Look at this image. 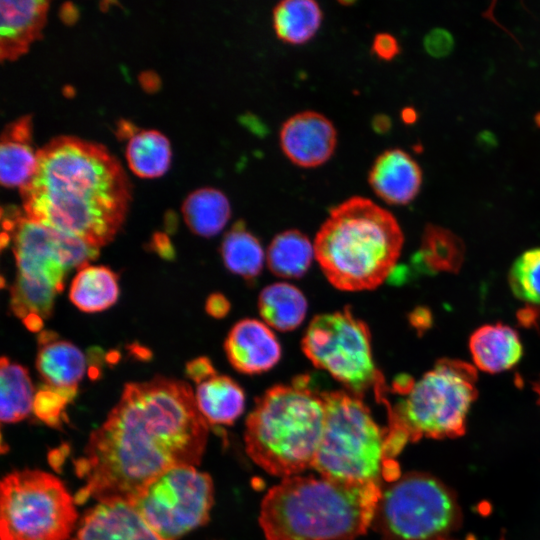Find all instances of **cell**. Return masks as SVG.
I'll return each instance as SVG.
<instances>
[{"instance_id": "obj_19", "label": "cell", "mask_w": 540, "mask_h": 540, "mask_svg": "<svg viewBox=\"0 0 540 540\" xmlns=\"http://www.w3.org/2000/svg\"><path fill=\"white\" fill-rule=\"evenodd\" d=\"M469 348L477 368L488 373L512 368L523 353L518 333L501 323L487 324L475 330L470 337Z\"/></svg>"}, {"instance_id": "obj_27", "label": "cell", "mask_w": 540, "mask_h": 540, "mask_svg": "<svg viewBox=\"0 0 540 540\" xmlns=\"http://www.w3.org/2000/svg\"><path fill=\"white\" fill-rule=\"evenodd\" d=\"M0 417L5 423L26 418L33 410L34 391L27 369L8 358L0 361Z\"/></svg>"}, {"instance_id": "obj_8", "label": "cell", "mask_w": 540, "mask_h": 540, "mask_svg": "<svg viewBox=\"0 0 540 540\" xmlns=\"http://www.w3.org/2000/svg\"><path fill=\"white\" fill-rule=\"evenodd\" d=\"M301 346L310 362L329 373L346 390L362 398L372 390L385 405L387 386L372 354L371 334L349 308L315 316Z\"/></svg>"}, {"instance_id": "obj_35", "label": "cell", "mask_w": 540, "mask_h": 540, "mask_svg": "<svg viewBox=\"0 0 540 540\" xmlns=\"http://www.w3.org/2000/svg\"><path fill=\"white\" fill-rule=\"evenodd\" d=\"M216 373L211 361L207 357H199L186 364V375L196 384Z\"/></svg>"}, {"instance_id": "obj_43", "label": "cell", "mask_w": 540, "mask_h": 540, "mask_svg": "<svg viewBox=\"0 0 540 540\" xmlns=\"http://www.w3.org/2000/svg\"><path fill=\"white\" fill-rule=\"evenodd\" d=\"M437 540H450V539H447V538L445 537V538H440V539H437Z\"/></svg>"}, {"instance_id": "obj_37", "label": "cell", "mask_w": 540, "mask_h": 540, "mask_svg": "<svg viewBox=\"0 0 540 540\" xmlns=\"http://www.w3.org/2000/svg\"><path fill=\"white\" fill-rule=\"evenodd\" d=\"M152 243L153 249L156 250L160 256L166 259L174 257V249L167 235L162 233L155 234Z\"/></svg>"}, {"instance_id": "obj_28", "label": "cell", "mask_w": 540, "mask_h": 540, "mask_svg": "<svg viewBox=\"0 0 540 540\" xmlns=\"http://www.w3.org/2000/svg\"><path fill=\"white\" fill-rule=\"evenodd\" d=\"M171 154L169 140L157 130L134 133L126 147L128 166L141 178L162 176L170 166Z\"/></svg>"}, {"instance_id": "obj_20", "label": "cell", "mask_w": 540, "mask_h": 540, "mask_svg": "<svg viewBox=\"0 0 540 540\" xmlns=\"http://www.w3.org/2000/svg\"><path fill=\"white\" fill-rule=\"evenodd\" d=\"M36 368L47 385L75 388L85 374L86 359L74 344L44 331L39 337Z\"/></svg>"}, {"instance_id": "obj_38", "label": "cell", "mask_w": 540, "mask_h": 540, "mask_svg": "<svg viewBox=\"0 0 540 540\" xmlns=\"http://www.w3.org/2000/svg\"><path fill=\"white\" fill-rule=\"evenodd\" d=\"M372 127L377 133L384 134L391 128V119L385 114H378L372 120Z\"/></svg>"}, {"instance_id": "obj_42", "label": "cell", "mask_w": 540, "mask_h": 540, "mask_svg": "<svg viewBox=\"0 0 540 540\" xmlns=\"http://www.w3.org/2000/svg\"><path fill=\"white\" fill-rule=\"evenodd\" d=\"M535 122H536L537 126L540 127V113H538V114L535 116Z\"/></svg>"}, {"instance_id": "obj_13", "label": "cell", "mask_w": 540, "mask_h": 540, "mask_svg": "<svg viewBox=\"0 0 540 540\" xmlns=\"http://www.w3.org/2000/svg\"><path fill=\"white\" fill-rule=\"evenodd\" d=\"M280 147L295 165L313 168L327 162L337 145V131L325 115L306 110L286 119L279 133Z\"/></svg>"}, {"instance_id": "obj_16", "label": "cell", "mask_w": 540, "mask_h": 540, "mask_svg": "<svg viewBox=\"0 0 540 540\" xmlns=\"http://www.w3.org/2000/svg\"><path fill=\"white\" fill-rule=\"evenodd\" d=\"M368 182L382 200L393 205L411 202L422 184V171L410 154L399 148L380 153L368 174Z\"/></svg>"}, {"instance_id": "obj_36", "label": "cell", "mask_w": 540, "mask_h": 540, "mask_svg": "<svg viewBox=\"0 0 540 540\" xmlns=\"http://www.w3.org/2000/svg\"><path fill=\"white\" fill-rule=\"evenodd\" d=\"M230 307V302L220 293L211 294L205 305L206 312L217 319L225 317L230 311Z\"/></svg>"}, {"instance_id": "obj_4", "label": "cell", "mask_w": 540, "mask_h": 540, "mask_svg": "<svg viewBox=\"0 0 540 540\" xmlns=\"http://www.w3.org/2000/svg\"><path fill=\"white\" fill-rule=\"evenodd\" d=\"M394 215L371 199L353 196L329 211L314 239L315 259L337 289H375L392 273L403 246Z\"/></svg>"}, {"instance_id": "obj_14", "label": "cell", "mask_w": 540, "mask_h": 540, "mask_svg": "<svg viewBox=\"0 0 540 540\" xmlns=\"http://www.w3.org/2000/svg\"><path fill=\"white\" fill-rule=\"evenodd\" d=\"M224 349L240 373L254 375L272 369L281 359V345L272 328L257 319L238 321L229 331Z\"/></svg>"}, {"instance_id": "obj_22", "label": "cell", "mask_w": 540, "mask_h": 540, "mask_svg": "<svg viewBox=\"0 0 540 540\" xmlns=\"http://www.w3.org/2000/svg\"><path fill=\"white\" fill-rule=\"evenodd\" d=\"M308 309L305 295L287 282H276L262 289L258 297V310L270 328L287 332L298 328Z\"/></svg>"}, {"instance_id": "obj_41", "label": "cell", "mask_w": 540, "mask_h": 540, "mask_svg": "<svg viewBox=\"0 0 540 540\" xmlns=\"http://www.w3.org/2000/svg\"><path fill=\"white\" fill-rule=\"evenodd\" d=\"M426 316H429L427 312H424V310L417 311L414 313V315L411 317V322L415 327L418 325H421V327H426L427 323L429 322V319H426Z\"/></svg>"}, {"instance_id": "obj_1", "label": "cell", "mask_w": 540, "mask_h": 540, "mask_svg": "<svg viewBox=\"0 0 540 540\" xmlns=\"http://www.w3.org/2000/svg\"><path fill=\"white\" fill-rule=\"evenodd\" d=\"M207 438L208 422L186 382L157 376L129 383L75 461L84 482L75 502L129 501L162 473L199 464Z\"/></svg>"}, {"instance_id": "obj_44", "label": "cell", "mask_w": 540, "mask_h": 540, "mask_svg": "<svg viewBox=\"0 0 540 540\" xmlns=\"http://www.w3.org/2000/svg\"><path fill=\"white\" fill-rule=\"evenodd\" d=\"M74 540V539H73Z\"/></svg>"}, {"instance_id": "obj_29", "label": "cell", "mask_w": 540, "mask_h": 540, "mask_svg": "<svg viewBox=\"0 0 540 540\" xmlns=\"http://www.w3.org/2000/svg\"><path fill=\"white\" fill-rule=\"evenodd\" d=\"M221 255L227 269L246 280L256 278L266 260L259 240L242 222H237L225 234L221 244Z\"/></svg>"}, {"instance_id": "obj_40", "label": "cell", "mask_w": 540, "mask_h": 540, "mask_svg": "<svg viewBox=\"0 0 540 540\" xmlns=\"http://www.w3.org/2000/svg\"><path fill=\"white\" fill-rule=\"evenodd\" d=\"M401 118L402 121L406 124H413L417 121L418 115L414 108L412 107H405L401 111Z\"/></svg>"}, {"instance_id": "obj_32", "label": "cell", "mask_w": 540, "mask_h": 540, "mask_svg": "<svg viewBox=\"0 0 540 540\" xmlns=\"http://www.w3.org/2000/svg\"><path fill=\"white\" fill-rule=\"evenodd\" d=\"M77 393L75 388H59L45 384L34 397L33 412L48 425L58 426L66 405Z\"/></svg>"}, {"instance_id": "obj_25", "label": "cell", "mask_w": 540, "mask_h": 540, "mask_svg": "<svg viewBox=\"0 0 540 540\" xmlns=\"http://www.w3.org/2000/svg\"><path fill=\"white\" fill-rule=\"evenodd\" d=\"M315 258L314 244L296 229L277 234L266 252V263L278 277L295 279L302 277Z\"/></svg>"}, {"instance_id": "obj_17", "label": "cell", "mask_w": 540, "mask_h": 540, "mask_svg": "<svg viewBox=\"0 0 540 540\" xmlns=\"http://www.w3.org/2000/svg\"><path fill=\"white\" fill-rule=\"evenodd\" d=\"M49 2L39 0L0 2V57L13 61L24 55L40 37Z\"/></svg>"}, {"instance_id": "obj_18", "label": "cell", "mask_w": 540, "mask_h": 540, "mask_svg": "<svg viewBox=\"0 0 540 540\" xmlns=\"http://www.w3.org/2000/svg\"><path fill=\"white\" fill-rule=\"evenodd\" d=\"M37 152L32 146L30 116L9 123L1 134L0 181L5 187L21 188L32 176Z\"/></svg>"}, {"instance_id": "obj_30", "label": "cell", "mask_w": 540, "mask_h": 540, "mask_svg": "<svg viewBox=\"0 0 540 540\" xmlns=\"http://www.w3.org/2000/svg\"><path fill=\"white\" fill-rule=\"evenodd\" d=\"M513 294L529 304H540V247L523 252L508 276Z\"/></svg>"}, {"instance_id": "obj_26", "label": "cell", "mask_w": 540, "mask_h": 540, "mask_svg": "<svg viewBox=\"0 0 540 540\" xmlns=\"http://www.w3.org/2000/svg\"><path fill=\"white\" fill-rule=\"evenodd\" d=\"M322 19V9L314 0H283L272 11L275 34L281 41L293 45L313 38Z\"/></svg>"}, {"instance_id": "obj_5", "label": "cell", "mask_w": 540, "mask_h": 540, "mask_svg": "<svg viewBox=\"0 0 540 540\" xmlns=\"http://www.w3.org/2000/svg\"><path fill=\"white\" fill-rule=\"evenodd\" d=\"M325 422L322 392L309 375L275 385L257 399L246 420L248 456L282 479L313 468Z\"/></svg>"}, {"instance_id": "obj_24", "label": "cell", "mask_w": 540, "mask_h": 540, "mask_svg": "<svg viewBox=\"0 0 540 540\" xmlns=\"http://www.w3.org/2000/svg\"><path fill=\"white\" fill-rule=\"evenodd\" d=\"M182 213L189 229L203 237H212L225 227L231 217L226 195L212 187L190 193L183 202Z\"/></svg>"}, {"instance_id": "obj_33", "label": "cell", "mask_w": 540, "mask_h": 540, "mask_svg": "<svg viewBox=\"0 0 540 540\" xmlns=\"http://www.w3.org/2000/svg\"><path fill=\"white\" fill-rule=\"evenodd\" d=\"M454 47L451 33L442 28L431 30L424 38L426 52L435 58H442L450 54Z\"/></svg>"}, {"instance_id": "obj_39", "label": "cell", "mask_w": 540, "mask_h": 540, "mask_svg": "<svg viewBox=\"0 0 540 540\" xmlns=\"http://www.w3.org/2000/svg\"><path fill=\"white\" fill-rule=\"evenodd\" d=\"M477 142L484 149H492L497 145V138L492 132L485 130L477 136Z\"/></svg>"}, {"instance_id": "obj_34", "label": "cell", "mask_w": 540, "mask_h": 540, "mask_svg": "<svg viewBox=\"0 0 540 540\" xmlns=\"http://www.w3.org/2000/svg\"><path fill=\"white\" fill-rule=\"evenodd\" d=\"M371 49L378 58L386 61L392 60L400 52L397 39L387 32H380L375 35Z\"/></svg>"}, {"instance_id": "obj_10", "label": "cell", "mask_w": 540, "mask_h": 540, "mask_svg": "<svg viewBox=\"0 0 540 540\" xmlns=\"http://www.w3.org/2000/svg\"><path fill=\"white\" fill-rule=\"evenodd\" d=\"M461 520L454 492L430 474L413 472L382 490L372 524L385 540H437Z\"/></svg>"}, {"instance_id": "obj_15", "label": "cell", "mask_w": 540, "mask_h": 540, "mask_svg": "<svg viewBox=\"0 0 540 540\" xmlns=\"http://www.w3.org/2000/svg\"><path fill=\"white\" fill-rule=\"evenodd\" d=\"M74 540H164L126 500L99 501L83 517Z\"/></svg>"}, {"instance_id": "obj_12", "label": "cell", "mask_w": 540, "mask_h": 540, "mask_svg": "<svg viewBox=\"0 0 540 540\" xmlns=\"http://www.w3.org/2000/svg\"><path fill=\"white\" fill-rule=\"evenodd\" d=\"M213 495L208 474L179 466L154 478L128 502L161 538L177 540L208 520Z\"/></svg>"}, {"instance_id": "obj_21", "label": "cell", "mask_w": 540, "mask_h": 540, "mask_svg": "<svg viewBox=\"0 0 540 540\" xmlns=\"http://www.w3.org/2000/svg\"><path fill=\"white\" fill-rule=\"evenodd\" d=\"M196 385V404L208 423L230 425L243 413L245 395L232 378L216 373Z\"/></svg>"}, {"instance_id": "obj_2", "label": "cell", "mask_w": 540, "mask_h": 540, "mask_svg": "<svg viewBox=\"0 0 540 540\" xmlns=\"http://www.w3.org/2000/svg\"><path fill=\"white\" fill-rule=\"evenodd\" d=\"M20 194L28 218L98 248L119 232L131 200L117 158L103 145L74 136L54 138L37 151Z\"/></svg>"}, {"instance_id": "obj_6", "label": "cell", "mask_w": 540, "mask_h": 540, "mask_svg": "<svg viewBox=\"0 0 540 540\" xmlns=\"http://www.w3.org/2000/svg\"><path fill=\"white\" fill-rule=\"evenodd\" d=\"M476 370L451 359L438 361L419 380L412 381L395 406H387V443L391 456L408 441L421 437L454 438L465 431L466 417L477 397Z\"/></svg>"}, {"instance_id": "obj_23", "label": "cell", "mask_w": 540, "mask_h": 540, "mask_svg": "<svg viewBox=\"0 0 540 540\" xmlns=\"http://www.w3.org/2000/svg\"><path fill=\"white\" fill-rule=\"evenodd\" d=\"M118 276L106 266L86 265L72 280L69 298L83 312H99L118 299Z\"/></svg>"}, {"instance_id": "obj_9", "label": "cell", "mask_w": 540, "mask_h": 540, "mask_svg": "<svg viewBox=\"0 0 540 540\" xmlns=\"http://www.w3.org/2000/svg\"><path fill=\"white\" fill-rule=\"evenodd\" d=\"M75 504L56 476L12 472L0 486V540H67L78 517Z\"/></svg>"}, {"instance_id": "obj_7", "label": "cell", "mask_w": 540, "mask_h": 540, "mask_svg": "<svg viewBox=\"0 0 540 540\" xmlns=\"http://www.w3.org/2000/svg\"><path fill=\"white\" fill-rule=\"evenodd\" d=\"M325 422L313 469L349 482H377L391 474L387 430L374 420L362 398L346 391L322 392Z\"/></svg>"}, {"instance_id": "obj_3", "label": "cell", "mask_w": 540, "mask_h": 540, "mask_svg": "<svg viewBox=\"0 0 540 540\" xmlns=\"http://www.w3.org/2000/svg\"><path fill=\"white\" fill-rule=\"evenodd\" d=\"M381 494L377 482L296 475L266 493L259 524L266 540H353L372 525Z\"/></svg>"}, {"instance_id": "obj_11", "label": "cell", "mask_w": 540, "mask_h": 540, "mask_svg": "<svg viewBox=\"0 0 540 540\" xmlns=\"http://www.w3.org/2000/svg\"><path fill=\"white\" fill-rule=\"evenodd\" d=\"M3 227V234L13 243L16 277L58 293L71 269H80L99 255L100 248L36 222L17 209L3 215Z\"/></svg>"}, {"instance_id": "obj_31", "label": "cell", "mask_w": 540, "mask_h": 540, "mask_svg": "<svg viewBox=\"0 0 540 540\" xmlns=\"http://www.w3.org/2000/svg\"><path fill=\"white\" fill-rule=\"evenodd\" d=\"M461 248L460 241L451 232L437 226L426 228L422 254L430 268L455 270L461 262Z\"/></svg>"}]
</instances>
